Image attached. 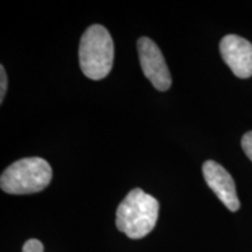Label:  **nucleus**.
Wrapping results in <instances>:
<instances>
[{"label":"nucleus","instance_id":"obj_3","mask_svg":"<svg viewBox=\"0 0 252 252\" xmlns=\"http://www.w3.org/2000/svg\"><path fill=\"white\" fill-rule=\"evenodd\" d=\"M52 167L39 157L24 158L9 165L0 176V187L7 194L39 193L50 184Z\"/></svg>","mask_w":252,"mask_h":252},{"label":"nucleus","instance_id":"obj_5","mask_svg":"<svg viewBox=\"0 0 252 252\" xmlns=\"http://www.w3.org/2000/svg\"><path fill=\"white\" fill-rule=\"evenodd\" d=\"M220 52L232 72L239 78L252 76V45L244 37L229 34L220 40Z\"/></svg>","mask_w":252,"mask_h":252},{"label":"nucleus","instance_id":"obj_6","mask_svg":"<svg viewBox=\"0 0 252 252\" xmlns=\"http://www.w3.org/2000/svg\"><path fill=\"white\" fill-rule=\"evenodd\" d=\"M202 172L207 185L220 198V201L228 208L230 212H237L241 207L235 181L228 171L213 160L203 163Z\"/></svg>","mask_w":252,"mask_h":252},{"label":"nucleus","instance_id":"obj_7","mask_svg":"<svg viewBox=\"0 0 252 252\" xmlns=\"http://www.w3.org/2000/svg\"><path fill=\"white\" fill-rule=\"evenodd\" d=\"M43 244L36 238L28 239L23 247V252H43Z\"/></svg>","mask_w":252,"mask_h":252},{"label":"nucleus","instance_id":"obj_8","mask_svg":"<svg viewBox=\"0 0 252 252\" xmlns=\"http://www.w3.org/2000/svg\"><path fill=\"white\" fill-rule=\"evenodd\" d=\"M242 149L252 161V131L245 133L242 138Z\"/></svg>","mask_w":252,"mask_h":252},{"label":"nucleus","instance_id":"obj_1","mask_svg":"<svg viewBox=\"0 0 252 252\" xmlns=\"http://www.w3.org/2000/svg\"><path fill=\"white\" fill-rule=\"evenodd\" d=\"M159 216V202L143 189L126 195L116 212V226L131 239H140L154 229Z\"/></svg>","mask_w":252,"mask_h":252},{"label":"nucleus","instance_id":"obj_4","mask_svg":"<svg viewBox=\"0 0 252 252\" xmlns=\"http://www.w3.org/2000/svg\"><path fill=\"white\" fill-rule=\"evenodd\" d=\"M138 54L144 75L152 86L159 91H167L171 88L172 77L169 74L161 50L156 42L144 36L138 40Z\"/></svg>","mask_w":252,"mask_h":252},{"label":"nucleus","instance_id":"obj_9","mask_svg":"<svg viewBox=\"0 0 252 252\" xmlns=\"http://www.w3.org/2000/svg\"><path fill=\"white\" fill-rule=\"evenodd\" d=\"M7 90V75H6L4 65H0V103L2 104Z\"/></svg>","mask_w":252,"mask_h":252},{"label":"nucleus","instance_id":"obj_2","mask_svg":"<svg viewBox=\"0 0 252 252\" xmlns=\"http://www.w3.org/2000/svg\"><path fill=\"white\" fill-rule=\"evenodd\" d=\"M78 58L82 71L88 78L99 81L108 76L113 65L115 47L105 27L93 25L87 28L81 37Z\"/></svg>","mask_w":252,"mask_h":252}]
</instances>
